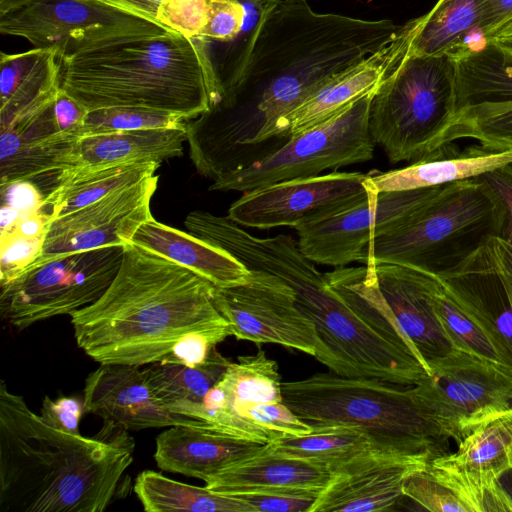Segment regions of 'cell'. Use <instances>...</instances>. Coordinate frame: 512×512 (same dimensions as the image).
<instances>
[{
    "mask_svg": "<svg viewBox=\"0 0 512 512\" xmlns=\"http://www.w3.org/2000/svg\"><path fill=\"white\" fill-rule=\"evenodd\" d=\"M402 26L270 0L221 102L185 122L189 156L212 180L278 148L276 122L337 73L390 43Z\"/></svg>",
    "mask_w": 512,
    "mask_h": 512,
    "instance_id": "cell-1",
    "label": "cell"
},
{
    "mask_svg": "<svg viewBox=\"0 0 512 512\" xmlns=\"http://www.w3.org/2000/svg\"><path fill=\"white\" fill-rule=\"evenodd\" d=\"M214 243L248 269L275 275L294 290L299 309L315 326L314 357L331 372L401 385H414L428 375L371 267L322 273L290 235L257 237L232 220L219 226Z\"/></svg>",
    "mask_w": 512,
    "mask_h": 512,
    "instance_id": "cell-2",
    "label": "cell"
},
{
    "mask_svg": "<svg viewBox=\"0 0 512 512\" xmlns=\"http://www.w3.org/2000/svg\"><path fill=\"white\" fill-rule=\"evenodd\" d=\"M214 290L182 265L127 244L103 295L70 315L77 345L100 364L143 366L160 362L189 333L230 335Z\"/></svg>",
    "mask_w": 512,
    "mask_h": 512,
    "instance_id": "cell-3",
    "label": "cell"
},
{
    "mask_svg": "<svg viewBox=\"0 0 512 512\" xmlns=\"http://www.w3.org/2000/svg\"><path fill=\"white\" fill-rule=\"evenodd\" d=\"M133 450L126 434L90 438L50 425L1 381L2 512H102L117 495Z\"/></svg>",
    "mask_w": 512,
    "mask_h": 512,
    "instance_id": "cell-4",
    "label": "cell"
},
{
    "mask_svg": "<svg viewBox=\"0 0 512 512\" xmlns=\"http://www.w3.org/2000/svg\"><path fill=\"white\" fill-rule=\"evenodd\" d=\"M60 89L87 110L139 107L186 121L214 107L222 86L208 40L168 31L58 55Z\"/></svg>",
    "mask_w": 512,
    "mask_h": 512,
    "instance_id": "cell-5",
    "label": "cell"
},
{
    "mask_svg": "<svg viewBox=\"0 0 512 512\" xmlns=\"http://www.w3.org/2000/svg\"><path fill=\"white\" fill-rule=\"evenodd\" d=\"M282 397L311 426L357 427L373 448L434 457L448 453L450 438L425 405L416 384L316 373L282 383Z\"/></svg>",
    "mask_w": 512,
    "mask_h": 512,
    "instance_id": "cell-6",
    "label": "cell"
},
{
    "mask_svg": "<svg viewBox=\"0 0 512 512\" xmlns=\"http://www.w3.org/2000/svg\"><path fill=\"white\" fill-rule=\"evenodd\" d=\"M504 208L480 177L443 185L423 205L375 235L365 265L391 263L439 274L500 237Z\"/></svg>",
    "mask_w": 512,
    "mask_h": 512,
    "instance_id": "cell-7",
    "label": "cell"
},
{
    "mask_svg": "<svg viewBox=\"0 0 512 512\" xmlns=\"http://www.w3.org/2000/svg\"><path fill=\"white\" fill-rule=\"evenodd\" d=\"M455 117L454 57L407 50L373 93L369 132L391 163L414 162L443 145Z\"/></svg>",
    "mask_w": 512,
    "mask_h": 512,
    "instance_id": "cell-8",
    "label": "cell"
},
{
    "mask_svg": "<svg viewBox=\"0 0 512 512\" xmlns=\"http://www.w3.org/2000/svg\"><path fill=\"white\" fill-rule=\"evenodd\" d=\"M375 89L325 122L289 137L262 158L216 178L209 190L244 193L371 160L375 143L369 132V111Z\"/></svg>",
    "mask_w": 512,
    "mask_h": 512,
    "instance_id": "cell-9",
    "label": "cell"
},
{
    "mask_svg": "<svg viewBox=\"0 0 512 512\" xmlns=\"http://www.w3.org/2000/svg\"><path fill=\"white\" fill-rule=\"evenodd\" d=\"M373 193L368 189L324 205L293 228L302 254L315 264L344 267L364 263L372 238L388 230L441 188Z\"/></svg>",
    "mask_w": 512,
    "mask_h": 512,
    "instance_id": "cell-10",
    "label": "cell"
},
{
    "mask_svg": "<svg viewBox=\"0 0 512 512\" xmlns=\"http://www.w3.org/2000/svg\"><path fill=\"white\" fill-rule=\"evenodd\" d=\"M124 246L76 252L24 271L1 285L0 310L18 329L71 315L98 300L121 265Z\"/></svg>",
    "mask_w": 512,
    "mask_h": 512,
    "instance_id": "cell-11",
    "label": "cell"
},
{
    "mask_svg": "<svg viewBox=\"0 0 512 512\" xmlns=\"http://www.w3.org/2000/svg\"><path fill=\"white\" fill-rule=\"evenodd\" d=\"M168 31L106 0H34L0 17L2 34L22 37L34 48H55L59 55Z\"/></svg>",
    "mask_w": 512,
    "mask_h": 512,
    "instance_id": "cell-12",
    "label": "cell"
},
{
    "mask_svg": "<svg viewBox=\"0 0 512 512\" xmlns=\"http://www.w3.org/2000/svg\"><path fill=\"white\" fill-rule=\"evenodd\" d=\"M419 393L457 444L487 419L512 407V371L455 350L428 365Z\"/></svg>",
    "mask_w": 512,
    "mask_h": 512,
    "instance_id": "cell-13",
    "label": "cell"
},
{
    "mask_svg": "<svg viewBox=\"0 0 512 512\" xmlns=\"http://www.w3.org/2000/svg\"><path fill=\"white\" fill-rule=\"evenodd\" d=\"M213 303L238 340L278 344L315 356V326L299 309L294 290L277 276L251 270L242 284L215 287Z\"/></svg>",
    "mask_w": 512,
    "mask_h": 512,
    "instance_id": "cell-14",
    "label": "cell"
},
{
    "mask_svg": "<svg viewBox=\"0 0 512 512\" xmlns=\"http://www.w3.org/2000/svg\"><path fill=\"white\" fill-rule=\"evenodd\" d=\"M158 179L154 174L50 219L41 250L24 271L72 253L130 244L140 226L154 218L150 205Z\"/></svg>",
    "mask_w": 512,
    "mask_h": 512,
    "instance_id": "cell-15",
    "label": "cell"
},
{
    "mask_svg": "<svg viewBox=\"0 0 512 512\" xmlns=\"http://www.w3.org/2000/svg\"><path fill=\"white\" fill-rule=\"evenodd\" d=\"M512 407L471 431L457 451L432 458L427 470L452 489L470 512H512V496L500 479L511 470Z\"/></svg>",
    "mask_w": 512,
    "mask_h": 512,
    "instance_id": "cell-16",
    "label": "cell"
},
{
    "mask_svg": "<svg viewBox=\"0 0 512 512\" xmlns=\"http://www.w3.org/2000/svg\"><path fill=\"white\" fill-rule=\"evenodd\" d=\"M429 453L408 454L370 447L332 471L310 512L391 511L404 498L403 487L426 469Z\"/></svg>",
    "mask_w": 512,
    "mask_h": 512,
    "instance_id": "cell-17",
    "label": "cell"
},
{
    "mask_svg": "<svg viewBox=\"0 0 512 512\" xmlns=\"http://www.w3.org/2000/svg\"><path fill=\"white\" fill-rule=\"evenodd\" d=\"M366 174L332 171L318 176L277 182L244 192L228 209L242 227H294L316 209L364 191Z\"/></svg>",
    "mask_w": 512,
    "mask_h": 512,
    "instance_id": "cell-18",
    "label": "cell"
},
{
    "mask_svg": "<svg viewBox=\"0 0 512 512\" xmlns=\"http://www.w3.org/2000/svg\"><path fill=\"white\" fill-rule=\"evenodd\" d=\"M141 366L100 364L83 389L84 412L124 430L193 426L211 429L202 420L169 410L152 394Z\"/></svg>",
    "mask_w": 512,
    "mask_h": 512,
    "instance_id": "cell-19",
    "label": "cell"
},
{
    "mask_svg": "<svg viewBox=\"0 0 512 512\" xmlns=\"http://www.w3.org/2000/svg\"><path fill=\"white\" fill-rule=\"evenodd\" d=\"M366 266L373 270L383 297L427 372L430 363L458 350L437 314V274L391 263Z\"/></svg>",
    "mask_w": 512,
    "mask_h": 512,
    "instance_id": "cell-20",
    "label": "cell"
},
{
    "mask_svg": "<svg viewBox=\"0 0 512 512\" xmlns=\"http://www.w3.org/2000/svg\"><path fill=\"white\" fill-rule=\"evenodd\" d=\"M411 36L412 20L390 43L328 79L276 122L275 141L284 142L325 122L374 90L407 51Z\"/></svg>",
    "mask_w": 512,
    "mask_h": 512,
    "instance_id": "cell-21",
    "label": "cell"
},
{
    "mask_svg": "<svg viewBox=\"0 0 512 512\" xmlns=\"http://www.w3.org/2000/svg\"><path fill=\"white\" fill-rule=\"evenodd\" d=\"M490 241L437 275L445 291L485 330L512 369V306Z\"/></svg>",
    "mask_w": 512,
    "mask_h": 512,
    "instance_id": "cell-22",
    "label": "cell"
},
{
    "mask_svg": "<svg viewBox=\"0 0 512 512\" xmlns=\"http://www.w3.org/2000/svg\"><path fill=\"white\" fill-rule=\"evenodd\" d=\"M187 141L185 129H142L95 134L68 143L57 171L83 170L126 164L162 163L180 157Z\"/></svg>",
    "mask_w": 512,
    "mask_h": 512,
    "instance_id": "cell-23",
    "label": "cell"
},
{
    "mask_svg": "<svg viewBox=\"0 0 512 512\" xmlns=\"http://www.w3.org/2000/svg\"><path fill=\"white\" fill-rule=\"evenodd\" d=\"M510 162L512 150L493 151L481 145L461 150L449 142L406 167L387 172L370 171L364 185L376 194L438 187L480 177Z\"/></svg>",
    "mask_w": 512,
    "mask_h": 512,
    "instance_id": "cell-24",
    "label": "cell"
},
{
    "mask_svg": "<svg viewBox=\"0 0 512 512\" xmlns=\"http://www.w3.org/2000/svg\"><path fill=\"white\" fill-rule=\"evenodd\" d=\"M267 444L201 427L171 426L157 436L154 459L162 470L205 482L225 468L263 451Z\"/></svg>",
    "mask_w": 512,
    "mask_h": 512,
    "instance_id": "cell-25",
    "label": "cell"
},
{
    "mask_svg": "<svg viewBox=\"0 0 512 512\" xmlns=\"http://www.w3.org/2000/svg\"><path fill=\"white\" fill-rule=\"evenodd\" d=\"M53 102L0 129L1 184L55 177L59 156L73 140L60 133Z\"/></svg>",
    "mask_w": 512,
    "mask_h": 512,
    "instance_id": "cell-26",
    "label": "cell"
},
{
    "mask_svg": "<svg viewBox=\"0 0 512 512\" xmlns=\"http://www.w3.org/2000/svg\"><path fill=\"white\" fill-rule=\"evenodd\" d=\"M131 244L182 265L215 287L242 284L251 274L250 269L225 249L154 218L140 226Z\"/></svg>",
    "mask_w": 512,
    "mask_h": 512,
    "instance_id": "cell-27",
    "label": "cell"
},
{
    "mask_svg": "<svg viewBox=\"0 0 512 512\" xmlns=\"http://www.w3.org/2000/svg\"><path fill=\"white\" fill-rule=\"evenodd\" d=\"M58 51L33 48L17 54L1 52L0 129L52 103L60 90Z\"/></svg>",
    "mask_w": 512,
    "mask_h": 512,
    "instance_id": "cell-28",
    "label": "cell"
},
{
    "mask_svg": "<svg viewBox=\"0 0 512 512\" xmlns=\"http://www.w3.org/2000/svg\"><path fill=\"white\" fill-rule=\"evenodd\" d=\"M331 477L326 465L276 452L268 443L263 451L225 468L205 483L209 489L226 494L280 488L323 490Z\"/></svg>",
    "mask_w": 512,
    "mask_h": 512,
    "instance_id": "cell-29",
    "label": "cell"
},
{
    "mask_svg": "<svg viewBox=\"0 0 512 512\" xmlns=\"http://www.w3.org/2000/svg\"><path fill=\"white\" fill-rule=\"evenodd\" d=\"M487 41L476 0H438L428 13L412 20L408 52L420 56L449 54L456 58Z\"/></svg>",
    "mask_w": 512,
    "mask_h": 512,
    "instance_id": "cell-30",
    "label": "cell"
},
{
    "mask_svg": "<svg viewBox=\"0 0 512 512\" xmlns=\"http://www.w3.org/2000/svg\"><path fill=\"white\" fill-rule=\"evenodd\" d=\"M454 59L456 114L484 103L512 101V52L488 40Z\"/></svg>",
    "mask_w": 512,
    "mask_h": 512,
    "instance_id": "cell-31",
    "label": "cell"
},
{
    "mask_svg": "<svg viewBox=\"0 0 512 512\" xmlns=\"http://www.w3.org/2000/svg\"><path fill=\"white\" fill-rule=\"evenodd\" d=\"M160 165L139 163L59 171L54 187L46 194L45 210L50 213V219L63 216L154 175Z\"/></svg>",
    "mask_w": 512,
    "mask_h": 512,
    "instance_id": "cell-32",
    "label": "cell"
},
{
    "mask_svg": "<svg viewBox=\"0 0 512 512\" xmlns=\"http://www.w3.org/2000/svg\"><path fill=\"white\" fill-rule=\"evenodd\" d=\"M230 363L215 348L201 365L190 367L154 362L143 372L152 394L162 405L175 413L191 417Z\"/></svg>",
    "mask_w": 512,
    "mask_h": 512,
    "instance_id": "cell-33",
    "label": "cell"
},
{
    "mask_svg": "<svg viewBox=\"0 0 512 512\" xmlns=\"http://www.w3.org/2000/svg\"><path fill=\"white\" fill-rule=\"evenodd\" d=\"M133 489L147 512H253L232 494L182 483L150 470L138 474Z\"/></svg>",
    "mask_w": 512,
    "mask_h": 512,
    "instance_id": "cell-34",
    "label": "cell"
},
{
    "mask_svg": "<svg viewBox=\"0 0 512 512\" xmlns=\"http://www.w3.org/2000/svg\"><path fill=\"white\" fill-rule=\"evenodd\" d=\"M218 383L225 391L226 405L209 421L214 431L227 414L242 405L283 401L278 364L260 349L254 355L239 356L238 362H231Z\"/></svg>",
    "mask_w": 512,
    "mask_h": 512,
    "instance_id": "cell-35",
    "label": "cell"
},
{
    "mask_svg": "<svg viewBox=\"0 0 512 512\" xmlns=\"http://www.w3.org/2000/svg\"><path fill=\"white\" fill-rule=\"evenodd\" d=\"M272 450L290 457L326 465L331 472L372 447L368 436L354 426H322L305 436H282L269 443Z\"/></svg>",
    "mask_w": 512,
    "mask_h": 512,
    "instance_id": "cell-36",
    "label": "cell"
},
{
    "mask_svg": "<svg viewBox=\"0 0 512 512\" xmlns=\"http://www.w3.org/2000/svg\"><path fill=\"white\" fill-rule=\"evenodd\" d=\"M461 138L475 139L493 151H511L512 101L484 103L457 113L443 145Z\"/></svg>",
    "mask_w": 512,
    "mask_h": 512,
    "instance_id": "cell-37",
    "label": "cell"
},
{
    "mask_svg": "<svg viewBox=\"0 0 512 512\" xmlns=\"http://www.w3.org/2000/svg\"><path fill=\"white\" fill-rule=\"evenodd\" d=\"M435 304L440 321L458 350L474 354L512 371L490 336L445 291L441 282L435 296Z\"/></svg>",
    "mask_w": 512,
    "mask_h": 512,
    "instance_id": "cell-38",
    "label": "cell"
},
{
    "mask_svg": "<svg viewBox=\"0 0 512 512\" xmlns=\"http://www.w3.org/2000/svg\"><path fill=\"white\" fill-rule=\"evenodd\" d=\"M181 116L139 107H109L89 110L77 138L95 134L142 129H185Z\"/></svg>",
    "mask_w": 512,
    "mask_h": 512,
    "instance_id": "cell-39",
    "label": "cell"
},
{
    "mask_svg": "<svg viewBox=\"0 0 512 512\" xmlns=\"http://www.w3.org/2000/svg\"><path fill=\"white\" fill-rule=\"evenodd\" d=\"M403 494L428 511L470 512L456 493L434 477L427 467L406 480Z\"/></svg>",
    "mask_w": 512,
    "mask_h": 512,
    "instance_id": "cell-40",
    "label": "cell"
},
{
    "mask_svg": "<svg viewBox=\"0 0 512 512\" xmlns=\"http://www.w3.org/2000/svg\"><path fill=\"white\" fill-rule=\"evenodd\" d=\"M317 489L280 488L232 494L253 512H310L320 492Z\"/></svg>",
    "mask_w": 512,
    "mask_h": 512,
    "instance_id": "cell-41",
    "label": "cell"
},
{
    "mask_svg": "<svg viewBox=\"0 0 512 512\" xmlns=\"http://www.w3.org/2000/svg\"><path fill=\"white\" fill-rule=\"evenodd\" d=\"M209 0H164L157 22L186 38H198L208 21Z\"/></svg>",
    "mask_w": 512,
    "mask_h": 512,
    "instance_id": "cell-42",
    "label": "cell"
},
{
    "mask_svg": "<svg viewBox=\"0 0 512 512\" xmlns=\"http://www.w3.org/2000/svg\"><path fill=\"white\" fill-rule=\"evenodd\" d=\"M44 237H28L15 230L1 234L0 284L5 285L18 276L38 256Z\"/></svg>",
    "mask_w": 512,
    "mask_h": 512,
    "instance_id": "cell-43",
    "label": "cell"
},
{
    "mask_svg": "<svg viewBox=\"0 0 512 512\" xmlns=\"http://www.w3.org/2000/svg\"><path fill=\"white\" fill-rule=\"evenodd\" d=\"M230 336L225 331L192 332L182 337L172 350L160 361L190 367L207 361L216 345Z\"/></svg>",
    "mask_w": 512,
    "mask_h": 512,
    "instance_id": "cell-44",
    "label": "cell"
},
{
    "mask_svg": "<svg viewBox=\"0 0 512 512\" xmlns=\"http://www.w3.org/2000/svg\"><path fill=\"white\" fill-rule=\"evenodd\" d=\"M83 412V400L67 396L51 399L46 396L42 402L40 415L50 425L78 435Z\"/></svg>",
    "mask_w": 512,
    "mask_h": 512,
    "instance_id": "cell-45",
    "label": "cell"
},
{
    "mask_svg": "<svg viewBox=\"0 0 512 512\" xmlns=\"http://www.w3.org/2000/svg\"><path fill=\"white\" fill-rule=\"evenodd\" d=\"M2 204L17 210L21 215L45 210L46 195L31 180L0 184Z\"/></svg>",
    "mask_w": 512,
    "mask_h": 512,
    "instance_id": "cell-46",
    "label": "cell"
},
{
    "mask_svg": "<svg viewBox=\"0 0 512 512\" xmlns=\"http://www.w3.org/2000/svg\"><path fill=\"white\" fill-rule=\"evenodd\" d=\"M500 199L505 223L500 238L512 246V162L480 176Z\"/></svg>",
    "mask_w": 512,
    "mask_h": 512,
    "instance_id": "cell-47",
    "label": "cell"
},
{
    "mask_svg": "<svg viewBox=\"0 0 512 512\" xmlns=\"http://www.w3.org/2000/svg\"><path fill=\"white\" fill-rule=\"evenodd\" d=\"M53 111L60 133L70 140L77 139L89 110L60 89L53 102Z\"/></svg>",
    "mask_w": 512,
    "mask_h": 512,
    "instance_id": "cell-48",
    "label": "cell"
},
{
    "mask_svg": "<svg viewBox=\"0 0 512 512\" xmlns=\"http://www.w3.org/2000/svg\"><path fill=\"white\" fill-rule=\"evenodd\" d=\"M481 12V30L489 39L512 21V0H476Z\"/></svg>",
    "mask_w": 512,
    "mask_h": 512,
    "instance_id": "cell-49",
    "label": "cell"
},
{
    "mask_svg": "<svg viewBox=\"0 0 512 512\" xmlns=\"http://www.w3.org/2000/svg\"><path fill=\"white\" fill-rule=\"evenodd\" d=\"M490 244L497 269L512 306V246L500 237L492 238Z\"/></svg>",
    "mask_w": 512,
    "mask_h": 512,
    "instance_id": "cell-50",
    "label": "cell"
},
{
    "mask_svg": "<svg viewBox=\"0 0 512 512\" xmlns=\"http://www.w3.org/2000/svg\"><path fill=\"white\" fill-rule=\"evenodd\" d=\"M124 10L157 22V11L164 0H106ZM158 23V22H157ZM160 24V23H159Z\"/></svg>",
    "mask_w": 512,
    "mask_h": 512,
    "instance_id": "cell-51",
    "label": "cell"
},
{
    "mask_svg": "<svg viewBox=\"0 0 512 512\" xmlns=\"http://www.w3.org/2000/svg\"><path fill=\"white\" fill-rule=\"evenodd\" d=\"M488 40L512 52V21L498 29Z\"/></svg>",
    "mask_w": 512,
    "mask_h": 512,
    "instance_id": "cell-52",
    "label": "cell"
},
{
    "mask_svg": "<svg viewBox=\"0 0 512 512\" xmlns=\"http://www.w3.org/2000/svg\"><path fill=\"white\" fill-rule=\"evenodd\" d=\"M33 1L34 0H0V17L17 11Z\"/></svg>",
    "mask_w": 512,
    "mask_h": 512,
    "instance_id": "cell-53",
    "label": "cell"
},
{
    "mask_svg": "<svg viewBox=\"0 0 512 512\" xmlns=\"http://www.w3.org/2000/svg\"><path fill=\"white\" fill-rule=\"evenodd\" d=\"M508 457H509V461H510V467H511V471H512V444L511 446L508 448Z\"/></svg>",
    "mask_w": 512,
    "mask_h": 512,
    "instance_id": "cell-54",
    "label": "cell"
}]
</instances>
